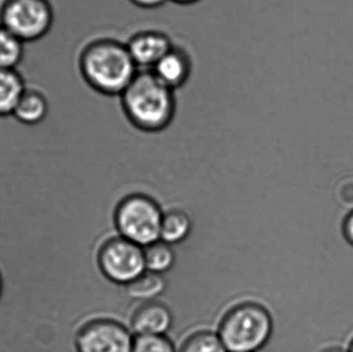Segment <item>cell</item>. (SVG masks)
<instances>
[{"instance_id":"obj_1","label":"cell","mask_w":353,"mask_h":352,"mask_svg":"<svg viewBox=\"0 0 353 352\" xmlns=\"http://www.w3.org/2000/svg\"><path fill=\"white\" fill-rule=\"evenodd\" d=\"M79 68L92 88L114 95H121L139 72L125 43L113 39H99L83 48Z\"/></svg>"},{"instance_id":"obj_2","label":"cell","mask_w":353,"mask_h":352,"mask_svg":"<svg viewBox=\"0 0 353 352\" xmlns=\"http://www.w3.org/2000/svg\"><path fill=\"white\" fill-rule=\"evenodd\" d=\"M121 96L130 119L147 132L163 130L175 113V90L163 84L152 70H139Z\"/></svg>"},{"instance_id":"obj_3","label":"cell","mask_w":353,"mask_h":352,"mask_svg":"<svg viewBox=\"0 0 353 352\" xmlns=\"http://www.w3.org/2000/svg\"><path fill=\"white\" fill-rule=\"evenodd\" d=\"M271 312L257 301H241L226 310L217 333L228 352H257L273 334Z\"/></svg>"},{"instance_id":"obj_4","label":"cell","mask_w":353,"mask_h":352,"mask_svg":"<svg viewBox=\"0 0 353 352\" xmlns=\"http://www.w3.org/2000/svg\"><path fill=\"white\" fill-rule=\"evenodd\" d=\"M163 210L152 196L134 194L125 196L118 204L115 227L118 235L142 247L161 240Z\"/></svg>"},{"instance_id":"obj_5","label":"cell","mask_w":353,"mask_h":352,"mask_svg":"<svg viewBox=\"0 0 353 352\" xmlns=\"http://www.w3.org/2000/svg\"><path fill=\"white\" fill-rule=\"evenodd\" d=\"M55 22V10L50 0H3L0 25L23 43L45 37Z\"/></svg>"},{"instance_id":"obj_6","label":"cell","mask_w":353,"mask_h":352,"mask_svg":"<svg viewBox=\"0 0 353 352\" xmlns=\"http://www.w3.org/2000/svg\"><path fill=\"white\" fill-rule=\"evenodd\" d=\"M97 266L105 279L126 287L146 272L144 247L121 237L110 238L99 248Z\"/></svg>"},{"instance_id":"obj_7","label":"cell","mask_w":353,"mask_h":352,"mask_svg":"<svg viewBox=\"0 0 353 352\" xmlns=\"http://www.w3.org/2000/svg\"><path fill=\"white\" fill-rule=\"evenodd\" d=\"M134 333L112 318H90L83 322L74 337L77 352H132Z\"/></svg>"},{"instance_id":"obj_8","label":"cell","mask_w":353,"mask_h":352,"mask_svg":"<svg viewBox=\"0 0 353 352\" xmlns=\"http://www.w3.org/2000/svg\"><path fill=\"white\" fill-rule=\"evenodd\" d=\"M174 313L159 301L140 303L132 312L130 329L136 336H167L174 326Z\"/></svg>"},{"instance_id":"obj_9","label":"cell","mask_w":353,"mask_h":352,"mask_svg":"<svg viewBox=\"0 0 353 352\" xmlns=\"http://www.w3.org/2000/svg\"><path fill=\"white\" fill-rule=\"evenodd\" d=\"M174 45L171 37L165 33L147 30L134 35L126 47L139 70H152Z\"/></svg>"},{"instance_id":"obj_10","label":"cell","mask_w":353,"mask_h":352,"mask_svg":"<svg viewBox=\"0 0 353 352\" xmlns=\"http://www.w3.org/2000/svg\"><path fill=\"white\" fill-rule=\"evenodd\" d=\"M192 70L190 54L184 48L174 45L173 49L161 58L153 68L155 76L170 88H180L186 83Z\"/></svg>"},{"instance_id":"obj_11","label":"cell","mask_w":353,"mask_h":352,"mask_svg":"<svg viewBox=\"0 0 353 352\" xmlns=\"http://www.w3.org/2000/svg\"><path fill=\"white\" fill-rule=\"evenodd\" d=\"M49 113V101L43 91L34 87H26L21 95L12 117L19 123L33 126L41 123Z\"/></svg>"},{"instance_id":"obj_12","label":"cell","mask_w":353,"mask_h":352,"mask_svg":"<svg viewBox=\"0 0 353 352\" xmlns=\"http://www.w3.org/2000/svg\"><path fill=\"white\" fill-rule=\"evenodd\" d=\"M193 229L192 217L184 209L173 208L165 211L161 221V240L175 246L186 241Z\"/></svg>"},{"instance_id":"obj_13","label":"cell","mask_w":353,"mask_h":352,"mask_svg":"<svg viewBox=\"0 0 353 352\" xmlns=\"http://www.w3.org/2000/svg\"><path fill=\"white\" fill-rule=\"evenodd\" d=\"M168 281L165 275L155 274L146 271L136 280L125 287V293L137 303L157 301L167 291Z\"/></svg>"},{"instance_id":"obj_14","label":"cell","mask_w":353,"mask_h":352,"mask_svg":"<svg viewBox=\"0 0 353 352\" xmlns=\"http://www.w3.org/2000/svg\"><path fill=\"white\" fill-rule=\"evenodd\" d=\"M26 87L18 70H0V118L12 115Z\"/></svg>"},{"instance_id":"obj_15","label":"cell","mask_w":353,"mask_h":352,"mask_svg":"<svg viewBox=\"0 0 353 352\" xmlns=\"http://www.w3.org/2000/svg\"><path fill=\"white\" fill-rule=\"evenodd\" d=\"M174 246L159 240L144 247L146 270L165 275L175 267L176 254Z\"/></svg>"},{"instance_id":"obj_16","label":"cell","mask_w":353,"mask_h":352,"mask_svg":"<svg viewBox=\"0 0 353 352\" xmlns=\"http://www.w3.org/2000/svg\"><path fill=\"white\" fill-rule=\"evenodd\" d=\"M24 43L0 25V70H17L24 57Z\"/></svg>"},{"instance_id":"obj_17","label":"cell","mask_w":353,"mask_h":352,"mask_svg":"<svg viewBox=\"0 0 353 352\" xmlns=\"http://www.w3.org/2000/svg\"><path fill=\"white\" fill-rule=\"evenodd\" d=\"M178 352H228L217 332L203 329L191 333Z\"/></svg>"},{"instance_id":"obj_18","label":"cell","mask_w":353,"mask_h":352,"mask_svg":"<svg viewBox=\"0 0 353 352\" xmlns=\"http://www.w3.org/2000/svg\"><path fill=\"white\" fill-rule=\"evenodd\" d=\"M132 352H178L167 336H136Z\"/></svg>"},{"instance_id":"obj_19","label":"cell","mask_w":353,"mask_h":352,"mask_svg":"<svg viewBox=\"0 0 353 352\" xmlns=\"http://www.w3.org/2000/svg\"><path fill=\"white\" fill-rule=\"evenodd\" d=\"M342 233L346 242L353 246V210L350 211L344 218L342 223Z\"/></svg>"},{"instance_id":"obj_20","label":"cell","mask_w":353,"mask_h":352,"mask_svg":"<svg viewBox=\"0 0 353 352\" xmlns=\"http://www.w3.org/2000/svg\"><path fill=\"white\" fill-rule=\"evenodd\" d=\"M134 4L143 8H157L169 0H132Z\"/></svg>"},{"instance_id":"obj_21","label":"cell","mask_w":353,"mask_h":352,"mask_svg":"<svg viewBox=\"0 0 353 352\" xmlns=\"http://www.w3.org/2000/svg\"><path fill=\"white\" fill-rule=\"evenodd\" d=\"M321 352H348V349H341V347H330V349H323Z\"/></svg>"},{"instance_id":"obj_22","label":"cell","mask_w":353,"mask_h":352,"mask_svg":"<svg viewBox=\"0 0 353 352\" xmlns=\"http://www.w3.org/2000/svg\"><path fill=\"white\" fill-rule=\"evenodd\" d=\"M2 291H3V279H2L1 272H0V297H1Z\"/></svg>"},{"instance_id":"obj_23","label":"cell","mask_w":353,"mask_h":352,"mask_svg":"<svg viewBox=\"0 0 353 352\" xmlns=\"http://www.w3.org/2000/svg\"><path fill=\"white\" fill-rule=\"evenodd\" d=\"M173 1L180 2V3H190V2L197 1V0H173Z\"/></svg>"},{"instance_id":"obj_24","label":"cell","mask_w":353,"mask_h":352,"mask_svg":"<svg viewBox=\"0 0 353 352\" xmlns=\"http://www.w3.org/2000/svg\"><path fill=\"white\" fill-rule=\"evenodd\" d=\"M348 352H353V339L352 343H350V349H348Z\"/></svg>"}]
</instances>
